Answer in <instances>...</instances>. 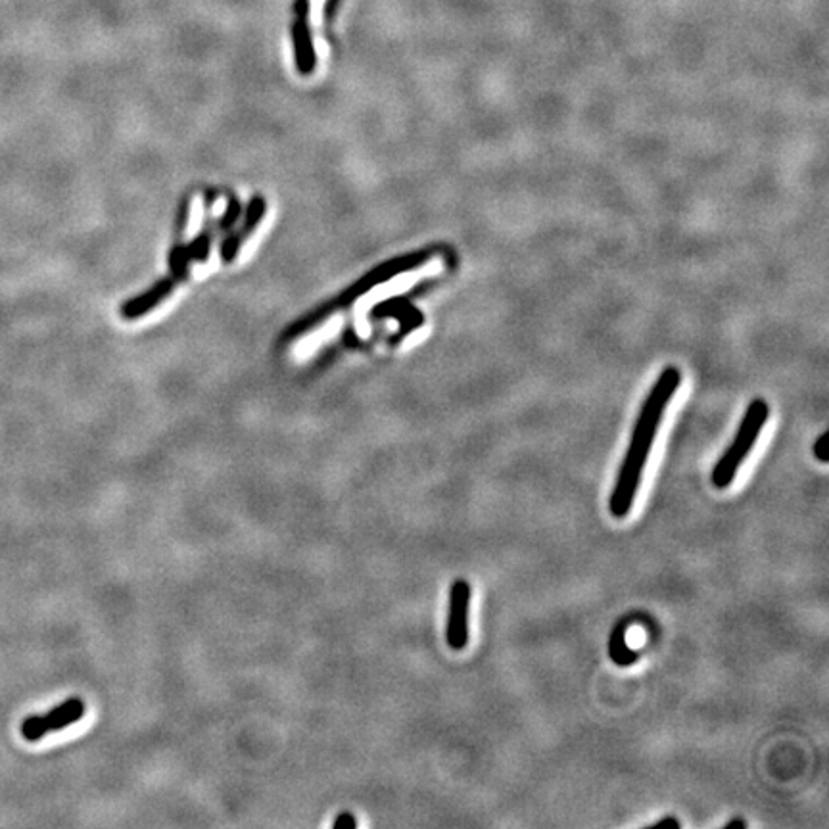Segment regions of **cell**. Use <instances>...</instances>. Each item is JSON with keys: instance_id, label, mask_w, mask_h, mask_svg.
Returning <instances> with one entry per match:
<instances>
[{"instance_id": "ba28073f", "label": "cell", "mask_w": 829, "mask_h": 829, "mask_svg": "<svg viewBox=\"0 0 829 829\" xmlns=\"http://www.w3.org/2000/svg\"><path fill=\"white\" fill-rule=\"evenodd\" d=\"M47 734H50L47 728V722H45V718L43 716H27L24 722H22V736L27 739V741H39V739H43V737L47 736Z\"/></svg>"}, {"instance_id": "8fae6325", "label": "cell", "mask_w": 829, "mask_h": 829, "mask_svg": "<svg viewBox=\"0 0 829 829\" xmlns=\"http://www.w3.org/2000/svg\"><path fill=\"white\" fill-rule=\"evenodd\" d=\"M652 828L653 829H663V828L678 829L680 828V821L676 820L675 816H667V818H663V820L655 821Z\"/></svg>"}, {"instance_id": "7c38bea8", "label": "cell", "mask_w": 829, "mask_h": 829, "mask_svg": "<svg viewBox=\"0 0 829 829\" xmlns=\"http://www.w3.org/2000/svg\"><path fill=\"white\" fill-rule=\"evenodd\" d=\"M734 828L745 829L747 828V821L741 820V818H736V820L728 821V824L724 826V829H734Z\"/></svg>"}, {"instance_id": "6da1fadb", "label": "cell", "mask_w": 829, "mask_h": 829, "mask_svg": "<svg viewBox=\"0 0 829 829\" xmlns=\"http://www.w3.org/2000/svg\"><path fill=\"white\" fill-rule=\"evenodd\" d=\"M682 384V372L676 367H667L660 372L659 379L653 384L652 392L645 398L644 405L637 415L636 427L630 438L629 450L624 461L620 465L619 479L614 482L611 497H609V511L614 519L629 517L634 502H636L637 488L642 482L647 459L652 453L655 436L659 430L665 411L672 395L678 392Z\"/></svg>"}, {"instance_id": "5b68a950", "label": "cell", "mask_w": 829, "mask_h": 829, "mask_svg": "<svg viewBox=\"0 0 829 829\" xmlns=\"http://www.w3.org/2000/svg\"><path fill=\"white\" fill-rule=\"evenodd\" d=\"M83 716H85V701L79 698L68 699L60 705H56L53 711L43 714V718L47 722L48 732L66 729L71 724L81 721Z\"/></svg>"}, {"instance_id": "277c9868", "label": "cell", "mask_w": 829, "mask_h": 829, "mask_svg": "<svg viewBox=\"0 0 829 829\" xmlns=\"http://www.w3.org/2000/svg\"><path fill=\"white\" fill-rule=\"evenodd\" d=\"M292 37H295L296 66L300 73L310 76L311 71L315 70V48L311 41L308 16H296Z\"/></svg>"}, {"instance_id": "3957f363", "label": "cell", "mask_w": 829, "mask_h": 829, "mask_svg": "<svg viewBox=\"0 0 829 829\" xmlns=\"http://www.w3.org/2000/svg\"><path fill=\"white\" fill-rule=\"evenodd\" d=\"M469 607H471V584L458 578L451 584L450 609L446 624V642L453 652H463L469 644Z\"/></svg>"}, {"instance_id": "8992f818", "label": "cell", "mask_w": 829, "mask_h": 829, "mask_svg": "<svg viewBox=\"0 0 829 829\" xmlns=\"http://www.w3.org/2000/svg\"><path fill=\"white\" fill-rule=\"evenodd\" d=\"M264 198H254V202L250 204L249 216H246V221H244V226L241 227V231H239V233L231 234V239H229V241H226V244H223V260H226V262H233L234 256H237V252H239V249H241L242 246V242H244V239H246V237L252 233V229L256 227L257 221L264 218Z\"/></svg>"}, {"instance_id": "52a82bcc", "label": "cell", "mask_w": 829, "mask_h": 829, "mask_svg": "<svg viewBox=\"0 0 829 829\" xmlns=\"http://www.w3.org/2000/svg\"><path fill=\"white\" fill-rule=\"evenodd\" d=\"M624 634H626L624 624H620L619 629L614 630L611 636V657L620 667L632 665L637 659L636 653L630 652L629 647H626V637H624Z\"/></svg>"}, {"instance_id": "9c48e42d", "label": "cell", "mask_w": 829, "mask_h": 829, "mask_svg": "<svg viewBox=\"0 0 829 829\" xmlns=\"http://www.w3.org/2000/svg\"><path fill=\"white\" fill-rule=\"evenodd\" d=\"M828 433H824V435L816 440V444H814V456L818 458V461L820 463H828L829 461V446H828Z\"/></svg>"}, {"instance_id": "30bf717a", "label": "cell", "mask_w": 829, "mask_h": 829, "mask_svg": "<svg viewBox=\"0 0 829 829\" xmlns=\"http://www.w3.org/2000/svg\"><path fill=\"white\" fill-rule=\"evenodd\" d=\"M357 826V820L354 818V814L341 813L333 821V828L336 829H354Z\"/></svg>"}, {"instance_id": "7a4b0ae2", "label": "cell", "mask_w": 829, "mask_h": 829, "mask_svg": "<svg viewBox=\"0 0 829 829\" xmlns=\"http://www.w3.org/2000/svg\"><path fill=\"white\" fill-rule=\"evenodd\" d=\"M768 415H770V405L762 398H757L749 403L728 450L722 453V458L714 465L713 476H711L714 488L726 490L732 482L736 481L737 471L741 469L745 459L759 440L760 433L767 425Z\"/></svg>"}]
</instances>
